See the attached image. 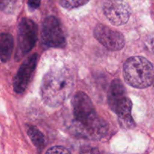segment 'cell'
<instances>
[{
  "label": "cell",
  "mask_w": 154,
  "mask_h": 154,
  "mask_svg": "<svg viewBox=\"0 0 154 154\" xmlns=\"http://www.w3.org/2000/svg\"><path fill=\"white\" fill-rule=\"evenodd\" d=\"M94 36L99 43L112 51H120L126 43L124 36L121 32L104 24L96 25L94 29Z\"/></svg>",
  "instance_id": "obj_6"
},
{
  "label": "cell",
  "mask_w": 154,
  "mask_h": 154,
  "mask_svg": "<svg viewBox=\"0 0 154 154\" xmlns=\"http://www.w3.org/2000/svg\"><path fill=\"white\" fill-rule=\"evenodd\" d=\"M126 88L119 79H115L111 82L108 93V103L111 104L123 96H126Z\"/></svg>",
  "instance_id": "obj_11"
},
{
  "label": "cell",
  "mask_w": 154,
  "mask_h": 154,
  "mask_svg": "<svg viewBox=\"0 0 154 154\" xmlns=\"http://www.w3.org/2000/svg\"><path fill=\"white\" fill-rule=\"evenodd\" d=\"M47 153H70L68 149L61 146H55L48 149L46 152Z\"/></svg>",
  "instance_id": "obj_15"
},
{
  "label": "cell",
  "mask_w": 154,
  "mask_h": 154,
  "mask_svg": "<svg viewBox=\"0 0 154 154\" xmlns=\"http://www.w3.org/2000/svg\"><path fill=\"white\" fill-rule=\"evenodd\" d=\"M76 129L83 136L101 139L107 135L108 123L96 113L91 99L84 92L75 93L72 99Z\"/></svg>",
  "instance_id": "obj_1"
},
{
  "label": "cell",
  "mask_w": 154,
  "mask_h": 154,
  "mask_svg": "<svg viewBox=\"0 0 154 154\" xmlns=\"http://www.w3.org/2000/svg\"><path fill=\"white\" fill-rule=\"evenodd\" d=\"M59 1L63 8L67 9H73L84 5L90 0H59Z\"/></svg>",
  "instance_id": "obj_13"
},
{
  "label": "cell",
  "mask_w": 154,
  "mask_h": 154,
  "mask_svg": "<svg viewBox=\"0 0 154 154\" xmlns=\"http://www.w3.org/2000/svg\"><path fill=\"white\" fill-rule=\"evenodd\" d=\"M153 87H154V86H153Z\"/></svg>",
  "instance_id": "obj_18"
},
{
  "label": "cell",
  "mask_w": 154,
  "mask_h": 154,
  "mask_svg": "<svg viewBox=\"0 0 154 154\" xmlns=\"http://www.w3.org/2000/svg\"><path fill=\"white\" fill-rule=\"evenodd\" d=\"M14 48L13 36L9 33H0V60L3 63L8 61Z\"/></svg>",
  "instance_id": "obj_10"
},
{
  "label": "cell",
  "mask_w": 154,
  "mask_h": 154,
  "mask_svg": "<svg viewBox=\"0 0 154 154\" xmlns=\"http://www.w3.org/2000/svg\"><path fill=\"white\" fill-rule=\"evenodd\" d=\"M42 42L48 48H63L66 46V38L61 23L57 17L49 16L42 23Z\"/></svg>",
  "instance_id": "obj_5"
},
{
  "label": "cell",
  "mask_w": 154,
  "mask_h": 154,
  "mask_svg": "<svg viewBox=\"0 0 154 154\" xmlns=\"http://www.w3.org/2000/svg\"><path fill=\"white\" fill-rule=\"evenodd\" d=\"M16 0H0V11L10 13L14 9Z\"/></svg>",
  "instance_id": "obj_14"
},
{
  "label": "cell",
  "mask_w": 154,
  "mask_h": 154,
  "mask_svg": "<svg viewBox=\"0 0 154 154\" xmlns=\"http://www.w3.org/2000/svg\"><path fill=\"white\" fill-rule=\"evenodd\" d=\"M38 54H33L23 63L14 79V90L18 94L23 93L28 87L37 66Z\"/></svg>",
  "instance_id": "obj_8"
},
{
  "label": "cell",
  "mask_w": 154,
  "mask_h": 154,
  "mask_svg": "<svg viewBox=\"0 0 154 154\" xmlns=\"http://www.w3.org/2000/svg\"><path fill=\"white\" fill-rule=\"evenodd\" d=\"M123 78L129 85L138 89L150 87L154 81V67L143 57H132L123 65Z\"/></svg>",
  "instance_id": "obj_3"
},
{
  "label": "cell",
  "mask_w": 154,
  "mask_h": 154,
  "mask_svg": "<svg viewBox=\"0 0 154 154\" xmlns=\"http://www.w3.org/2000/svg\"><path fill=\"white\" fill-rule=\"evenodd\" d=\"M145 45L147 49L154 54V34H152L147 38L145 42Z\"/></svg>",
  "instance_id": "obj_16"
},
{
  "label": "cell",
  "mask_w": 154,
  "mask_h": 154,
  "mask_svg": "<svg viewBox=\"0 0 154 154\" xmlns=\"http://www.w3.org/2000/svg\"><path fill=\"white\" fill-rule=\"evenodd\" d=\"M102 9L107 19L117 26L124 25L130 17V6L123 0H109L105 2Z\"/></svg>",
  "instance_id": "obj_7"
},
{
  "label": "cell",
  "mask_w": 154,
  "mask_h": 154,
  "mask_svg": "<svg viewBox=\"0 0 154 154\" xmlns=\"http://www.w3.org/2000/svg\"><path fill=\"white\" fill-rule=\"evenodd\" d=\"M73 87L74 79L70 71L57 65L43 77L41 85L42 100L50 107L60 106L69 99Z\"/></svg>",
  "instance_id": "obj_2"
},
{
  "label": "cell",
  "mask_w": 154,
  "mask_h": 154,
  "mask_svg": "<svg viewBox=\"0 0 154 154\" xmlns=\"http://www.w3.org/2000/svg\"><path fill=\"white\" fill-rule=\"evenodd\" d=\"M109 105L111 110L114 111L118 116L120 123L123 127L130 129L135 126V122L131 114L132 103L131 99L128 96H123L118 100L110 104Z\"/></svg>",
  "instance_id": "obj_9"
},
{
  "label": "cell",
  "mask_w": 154,
  "mask_h": 154,
  "mask_svg": "<svg viewBox=\"0 0 154 154\" xmlns=\"http://www.w3.org/2000/svg\"><path fill=\"white\" fill-rule=\"evenodd\" d=\"M38 38V26L31 19L24 17L19 23L17 31V48L15 58L20 60L35 45Z\"/></svg>",
  "instance_id": "obj_4"
},
{
  "label": "cell",
  "mask_w": 154,
  "mask_h": 154,
  "mask_svg": "<svg viewBox=\"0 0 154 154\" xmlns=\"http://www.w3.org/2000/svg\"><path fill=\"white\" fill-rule=\"evenodd\" d=\"M41 0H29L28 5L30 8L36 9L40 6Z\"/></svg>",
  "instance_id": "obj_17"
},
{
  "label": "cell",
  "mask_w": 154,
  "mask_h": 154,
  "mask_svg": "<svg viewBox=\"0 0 154 154\" xmlns=\"http://www.w3.org/2000/svg\"><path fill=\"white\" fill-rule=\"evenodd\" d=\"M27 133L36 148L38 150H42L47 144V140L42 132L34 126H29Z\"/></svg>",
  "instance_id": "obj_12"
}]
</instances>
